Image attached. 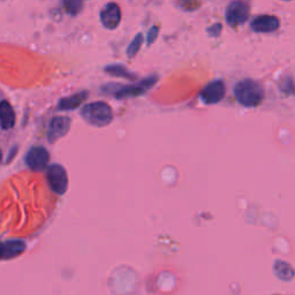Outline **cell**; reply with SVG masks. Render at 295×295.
<instances>
[{"instance_id":"6da1fadb","label":"cell","mask_w":295,"mask_h":295,"mask_svg":"<svg viewBox=\"0 0 295 295\" xmlns=\"http://www.w3.org/2000/svg\"><path fill=\"white\" fill-rule=\"evenodd\" d=\"M235 97L243 106L254 107L261 104L264 98V89L262 84L254 80H243L235 86Z\"/></svg>"},{"instance_id":"7a4b0ae2","label":"cell","mask_w":295,"mask_h":295,"mask_svg":"<svg viewBox=\"0 0 295 295\" xmlns=\"http://www.w3.org/2000/svg\"><path fill=\"white\" fill-rule=\"evenodd\" d=\"M81 116L88 124L96 127H104L111 124L113 119V111L108 104L104 102H95L83 106Z\"/></svg>"},{"instance_id":"3957f363","label":"cell","mask_w":295,"mask_h":295,"mask_svg":"<svg viewBox=\"0 0 295 295\" xmlns=\"http://www.w3.org/2000/svg\"><path fill=\"white\" fill-rule=\"evenodd\" d=\"M48 181L50 187L58 195L65 194L68 188V176L64 167L59 164H53L48 168Z\"/></svg>"},{"instance_id":"277c9868","label":"cell","mask_w":295,"mask_h":295,"mask_svg":"<svg viewBox=\"0 0 295 295\" xmlns=\"http://www.w3.org/2000/svg\"><path fill=\"white\" fill-rule=\"evenodd\" d=\"M249 16V4L246 2H233L227 6L226 21L232 27L243 24Z\"/></svg>"},{"instance_id":"5b68a950","label":"cell","mask_w":295,"mask_h":295,"mask_svg":"<svg viewBox=\"0 0 295 295\" xmlns=\"http://www.w3.org/2000/svg\"><path fill=\"white\" fill-rule=\"evenodd\" d=\"M50 161V154L44 146H33L26 155V163L33 171L44 170Z\"/></svg>"},{"instance_id":"8992f818","label":"cell","mask_w":295,"mask_h":295,"mask_svg":"<svg viewBox=\"0 0 295 295\" xmlns=\"http://www.w3.org/2000/svg\"><path fill=\"white\" fill-rule=\"evenodd\" d=\"M70 127V119L67 117H54L52 118L51 122H50V127L48 132L49 142L54 143L58 141L59 138L68 133Z\"/></svg>"},{"instance_id":"52a82bcc","label":"cell","mask_w":295,"mask_h":295,"mask_svg":"<svg viewBox=\"0 0 295 295\" xmlns=\"http://www.w3.org/2000/svg\"><path fill=\"white\" fill-rule=\"evenodd\" d=\"M226 88L223 81H214L206 86L201 94V98L205 104H217L224 98Z\"/></svg>"},{"instance_id":"ba28073f","label":"cell","mask_w":295,"mask_h":295,"mask_svg":"<svg viewBox=\"0 0 295 295\" xmlns=\"http://www.w3.org/2000/svg\"><path fill=\"white\" fill-rule=\"evenodd\" d=\"M157 77L154 75V77L146 78L144 80L136 84V86H129V87H124L121 89L118 90L116 92L117 98H127V97H135L138 95H142L143 92L146 91L149 88H151L155 84V82L157 81Z\"/></svg>"},{"instance_id":"9c48e42d","label":"cell","mask_w":295,"mask_h":295,"mask_svg":"<svg viewBox=\"0 0 295 295\" xmlns=\"http://www.w3.org/2000/svg\"><path fill=\"white\" fill-rule=\"evenodd\" d=\"M251 29L256 32H273L280 26V21L272 15H261L251 21Z\"/></svg>"},{"instance_id":"30bf717a","label":"cell","mask_w":295,"mask_h":295,"mask_svg":"<svg viewBox=\"0 0 295 295\" xmlns=\"http://www.w3.org/2000/svg\"><path fill=\"white\" fill-rule=\"evenodd\" d=\"M100 19H102L104 27L107 29H116L119 26L121 20L120 7L115 3L107 4L100 13Z\"/></svg>"},{"instance_id":"8fae6325","label":"cell","mask_w":295,"mask_h":295,"mask_svg":"<svg viewBox=\"0 0 295 295\" xmlns=\"http://www.w3.org/2000/svg\"><path fill=\"white\" fill-rule=\"evenodd\" d=\"M26 243L21 240H8L0 242V260H12L26 250Z\"/></svg>"},{"instance_id":"7c38bea8","label":"cell","mask_w":295,"mask_h":295,"mask_svg":"<svg viewBox=\"0 0 295 295\" xmlns=\"http://www.w3.org/2000/svg\"><path fill=\"white\" fill-rule=\"evenodd\" d=\"M15 125V112L7 100L0 102V127L5 130L13 128Z\"/></svg>"},{"instance_id":"4fadbf2b","label":"cell","mask_w":295,"mask_h":295,"mask_svg":"<svg viewBox=\"0 0 295 295\" xmlns=\"http://www.w3.org/2000/svg\"><path fill=\"white\" fill-rule=\"evenodd\" d=\"M88 98V91H81L79 94L71 95L69 97H66V98L60 99L59 102L58 107L60 109H73L79 107L84 100Z\"/></svg>"},{"instance_id":"5bb4252c","label":"cell","mask_w":295,"mask_h":295,"mask_svg":"<svg viewBox=\"0 0 295 295\" xmlns=\"http://www.w3.org/2000/svg\"><path fill=\"white\" fill-rule=\"evenodd\" d=\"M273 270H275L276 276L284 281H289L294 278V270L292 265L287 262H284V261H277L273 265Z\"/></svg>"},{"instance_id":"9a60e30c","label":"cell","mask_w":295,"mask_h":295,"mask_svg":"<svg viewBox=\"0 0 295 295\" xmlns=\"http://www.w3.org/2000/svg\"><path fill=\"white\" fill-rule=\"evenodd\" d=\"M105 70L109 73L111 75H115V77H121L126 79H135V75H132V73L125 68L122 65H109L107 66Z\"/></svg>"},{"instance_id":"2e32d148","label":"cell","mask_w":295,"mask_h":295,"mask_svg":"<svg viewBox=\"0 0 295 295\" xmlns=\"http://www.w3.org/2000/svg\"><path fill=\"white\" fill-rule=\"evenodd\" d=\"M142 43H143V35L142 33H138V35H136V37H135L132 43L129 44L128 49H127V56L130 58L134 57L135 54L138 52V50L141 49Z\"/></svg>"},{"instance_id":"e0dca14e","label":"cell","mask_w":295,"mask_h":295,"mask_svg":"<svg viewBox=\"0 0 295 295\" xmlns=\"http://www.w3.org/2000/svg\"><path fill=\"white\" fill-rule=\"evenodd\" d=\"M82 6H83V4L81 2L65 3L66 11L71 15H77L78 13H80V12H81V10H82Z\"/></svg>"},{"instance_id":"ac0fdd59","label":"cell","mask_w":295,"mask_h":295,"mask_svg":"<svg viewBox=\"0 0 295 295\" xmlns=\"http://www.w3.org/2000/svg\"><path fill=\"white\" fill-rule=\"evenodd\" d=\"M158 31H159L158 27H153L150 29L149 33H148V44H153L154 43V42L156 41V39H157Z\"/></svg>"},{"instance_id":"d6986e66","label":"cell","mask_w":295,"mask_h":295,"mask_svg":"<svg viewBox=\"0 0 295 295\" xmlns=\"http://www.w3.org/2000/svg\"><path fill=\"white\" fill-rule=\"evenodd\" d=\"M212 29H209V31H212V35H214V36H219V33H220V30H222V24H219V23H217V24H214L213 27H211Z\"/></svg>"},{"instance_id":"ffe728a7","label":"cell","mask_w":295,"mask_h":295,"mask_svg":"<svg viewBox=\"0 0 295 295\" xmlns=\"http://www.w3.org/2000/svg\"><path fill=\"white\" fill-rule=\"evenodd\" d=\"M3 157H4V155H3V151L0 150V163L3 162Z\"/></svg>"}]
</instances>
